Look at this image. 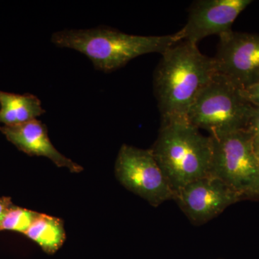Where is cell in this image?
I'll list each match as a JSON object with an SVG mask.
<instances>
[{
  "label": "cell",
  "instance_id": "2e32d148",
  "mask_svg": "<svg viewBox=\"0 0 259 259\" xmlns=\"http://www.w3.org/2000/svg\"><path fill=\"white\" fill-rule=\"evenodd\" d=\"M13 205V204L10 197H0V225H1L7 211Z\"/></svg>",
  "mask_w": 259,
  "mask_h": 259
},
{
  "label": "cell",
  "instance_id": "5b68a950",
  "mask_svg": "<svg viewBox=\"0 0 259 259\" xmlns=\"http://www.w3.org/2000/svg\"><path fill=\"white\" fill-rule=\"evenodd\" d=\"M210 137V176L222 181L242 199L259 197V155L250 130Z\"/></svg>",
  "mask_w": 259,
  "mask_h": 259
},
{
  "label": "cell",
  "instance_id": "3957f363",
  "mask_svg": "<svg viewBox=\"0 0 259 259\" xmlns=\"http://www.w3.org/2000/svg\"><path fill=\"white\" fill-rule=\"evenodd\" d=\"M151 149L175 194L194 181L210 176L212 138L188 121L161 124Z\"/></svg>",
  "mask_w": 259,
  "mask_h": 259
},
{
  "label": "cell",
  "instance_id": "9a60e30c",
  "mask_svg": "<svg viewBox=\"0 0 259 259\" xmlns=\"http://www.w3.org/2000/svg\"><path fill=\"white\" fill-rule=\"evenodd\" d=\"M248 128L253 134L255 148L259 155V108H255Z\"/></svg>",
  "mask_w": 259,
  "mask_h": 259
},
{
  "label": "cell",
  "instance_id": "8992f818",
  "mask_svg": "<svg viewBox=\"0 0 259 259\" xmlns=\"http://www.w3.org/2000/svg\"><path fill=\"white\" fill-rule=\"evenodd\" d=\"M115 174L125 189L153 207L174 199L175 193L151 148L122 145L116 158Z\"/></svg>",
  "mask_w": 259,
  "mask_h": 259
},
{
  "label": "cell",
  "instance_id": "ba28073f",
  "mask_svg": "<svg viewBox=\"0 0 259 259\" xmlns=\"http://www.w3.org/2000/svg\"><path fill=\"white\" fill-rule=\"evenodd\" d=\"M241 199L224 182L212 176L191 182L174 197L179 207L196 225L208 222Z\"/></svg>",
  "mask_w": 259,
  "mask_h": 259
},
{
  "label": "cell",
  "instance_id": "30bf717a",
  "mask_svg": "<svg viewBox=\"0 0 259 259\" xmlns=\"http://www.w3.org/2000/svg\"><path fill=\"white\" fill-rule=\"evenodd\" d=\"M0 131L9 142L29 156H44L56 166L66 168L72 173L83 171L81 165L65 156L56 149L49 137L47 125L32 120L20 125L1 126Z\"/></svg>",
  "mask_w": 259,
  "mask_h": 259
},
{
  "label": "cell",
  "instance_id": "8fae6325",
  "mask_svg": "<svg viewBox=\"0 0 259 259\" xmlns=\"http://www.w3.org/2000/svg\"><path fill=\"white\" fill-rule=\"evenodd\" d=\"M46 113L41 101L31 94L18 95L0 90V123L20 125Z\"/></svg>",
  "mask_w": 259,
  "mask_h": 259
},
{
  "label": "cell",
  "instance_id": "277c9868",
  "mask_svg": "<svg viewBox=\"0 0 259 259\" xmlns=\"http://www.w3.org/2000/svg\"><path fill=\"white\" fill-rule=\"evenodd\" d=\"M254 110L239 89L216 74L196 99L187 120L214 137L248 128Z\"/></svg>",
  "mask_w": 259,
  "mask_h": 259
},
{
  "label": "cell",
  "instance_id": "6da1fadb",
  "mask_svg": "<svg viewBox=\"0 0 259 259\" xmlns=\"http://www.w3.org/2000/svg\"><path fill=\"white\" fill-rule=\"evenodd\" d=\"M215 74L214 59L197 44L180 41L162 54L153 76L161 124L188 121L191 107Z\"/></svg>",
  "mask_w": 259,
  "mask_h": 259
},
{
  "label": "cell",
  "instance_id": "52a82bcc",
  "mask_svg": "<svg viewBox=\"0 0 259 259\" xmlns=\"http://www.w3.org/2000/svg\"><path fill=\"white\" fill-rule=\"evenodd\" d=\"M220 37L213 57L216 74L240 90L259 81V35L233 30Z\"/></svg>",
  "mask_w": 259,
  "mask_h": 259
},
{
  "label": "cell",
  "instance_id": "5bb4252c",
  "mask_svg": "<svg viewBox=\"0 0 259 259\" xmlns=\"http://www.w3.org/2000/svg\"><path fill=\"white\" fill-rule=\"evenodd\" d=\"M242 96L255 108H259V81L250 88L241 90Z\"/></svg>",
  "mask_w": 259,
  "mask_h": 259
},
{
  "label": "cell",
  "instance_id": "7a4b0ae2",
  "mask_svg": "<svg viewBox=\"0 0 259 259\" xmlns=\"http://www.w3.org/2000/svg\"><path fill=\"white\" fill-rule=\"evenodd\" d=\"M51 42L59 48L79 51L93 62L95 69L110 73L139 56L152 53L163 54L180 41L176 33L144 36L100 26L56 32L51 36Z\"/></svg>",
  "mask_w": 259,
  "mask_h": 259
},
{
  "label": "cell",
  "instance_id": "4fadbf2b",
  "mask_svg": "<svg viewBox=\"0 0 259 259\" xmlns=\"http://www.w3.org/2000/svg\"><path fill=\"white\" fill-rule=\"evenodd\" d=\"M39 214L40 213L35 211L13 204L3 218L0 225V231H15L25 235Z\"/></svg>",
  "mask_w": 259,
  "mask_h": 259
},
{
  "label": "cell",
  "instance_id": "9c48e42d",
  "mask_svg": "<svg viewBox=\"0 0 259 259\" xmlns=\"http://www.w3.org/2000/svg\"><path fill=\"white\" fill-rule=\"evenodd\" d=\"M252 3L250 0H199L194 2L187 23L176 34L180 41L197 42L212 35L219 36L231 31L238 15Z\"/></svg>",
  "mask_w": 259,
  "mask_h": 259
},
{
  "label": "cell",
  "instance_id": "7c38bea8",
  "mask_svg": "<svg viewBox=\"0 0 259 259\" xmlns=\"http://www.w3.org/2000/svg\"><path fill=\"white\" fill-rule=\"evenodd\" d=\"M25 236L37 243L48 254H54L60 249L66 240L63 221L41 213L32 223Z\"/></svg>",
  "mask_w": 259,
  "mask_h": 259
}]
</instances>
